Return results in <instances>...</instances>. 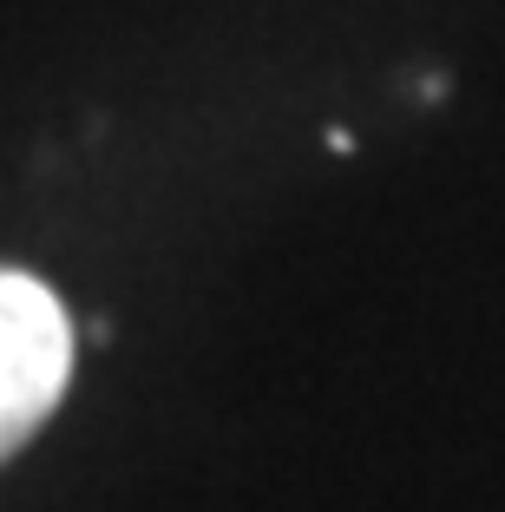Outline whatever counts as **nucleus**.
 <instances>
[{
	"mask_svg": "<svg viewBox=\"0 0 505 512\" xmlns=\"http://www.w3.org/2000/svg\"><path fill=\"white\" fill-rule=\"evenodd\" d=\"M66 375H73V329L60 296L33 276L0 270V460L46 427Z\"/></svg>",
	"mask_w": 505,
	"mask_h": 512,
	"instance_id": "nucleus-1",
	"label": "nucleus"
}]
</instances>
